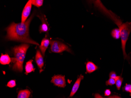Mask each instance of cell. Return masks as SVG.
<instances>
[{"instance_id":"1","label":"cell","mask_w":131,"mask_h":98,"mask_svg":"<svg viewBox=\"0 0 131 98\" xmlns=\"http://www.w3.org/2000/svg\"><path fill=\"white\" fill-rule=\"evenodd\" d=\"M34 14L24 23H13L11 24L6 29L7 32L6 39L39 45L38 43L31 39L29 34V24L34 17Z\"/></svg>"},{"instance_id":"2","label":"cell","mask_w":131,"mask_h":98,"mask_svg":"<svg viewBox=\"0 0 131 98\" xmlns=\"http://www.w3.org/2000/svg\"><path fill=\"white\" fill-rule=\"evenodd\" d=\"M109 15L111 19L114 20L115 24H117L119 28L118 29H119L120 31L122 48L124 56V59H126L127 58V56L126 52V45L129 34L131 32V23L127 22L124 23H122L121 20L118 19L117 16L112 12L109 13Z\"/></svg>"},{"instance_id":"3","label":"cell","mask_w":131,"mask_h":98,"mask_svg":"<svg viewBox=\"0 0 131 98\" xmlns=\"http://www.w3.org/2000/svg\"><path fill=\"white\" fill-rule=\"evenodd\" d=\"M29 45L23 44L14 47L13 51L15 57L12 59L14 63L12 69L15 71L21 72L23 71V64L25 58L26 51L29 48Z\"/></svg>"},{"instance_id":"4","label":"cell","mask_w":131,"mask_h":98,"mask_svg":"<svg viewBox=\"0 0 131 98\" xmlns=\"http://www.w3.org/2000/svg\"><path fill=\"white\" fill-rule=\"evenodd\" d=\"M51 50L52 52L60 53L64 51L71 53L70 48L65 44L57 40L50 41Z\"/></svg>"},{"instance_id":"5","label":"cell","mask_w":131,"mask_h":98,"mask_svg":"<svg viewBox=\"0 0 131 98\" xmlns=\"http://www.w3.org/2000/svg\"><path fill=\"white\" fill-rule=\"evenodd\" d=\"M32 6V1L29 0L26 3L22 12L21 23H24L26 22V20L30 13Z\"/></svg>"},{"instance_id":"6","label":"cell","mask_w":131,"mask_h":98,"mask_svg":"<svg viewBox=\"0 0 131 98\" xmlns=\"http://www.w3.org/2000/svg\"><path fill=\"white\" fill-rule=\"evenodd\" d=\"M51 82L59 87L64 88L66 85L65 76L61 75H58L53 77Z\"/></svg>"},{"instance_id":"7","label":"cell","mask_w":131,"mask_h":98,"mask_svg":"<svg viewBox=\"0 0 131 98\" xmlns=\"http://www.w3.org/2000/svg\"><path fill=\"white\" fill-rule=\"evenodd\" d=\"M35 59L36 62L40 70V72H41L42 70V67L44 66V59H43V57L41 55V53L38 50L37 51Z\"/></svg>"},{"instance_id":"8","label":"cell","mask_w":131,"mask_h":98,"mask_svg":"<svg viewBox=\"0 0 131 98\" xmlns=\"http://www.w3.org/2000/svg\"><path fill=\"white\" fill-rule=\"evenodd\" d=\"M84 79V76L82 75H81L79 78L77 79L75 84L73 85L72 89L71 90V92L70 96V97H72L75 94L79 88L81 81L82 79Z\"/></svg>"},{"instance_id":"9","label":"cell","mask_w":131,"mask_h":98,"mask_svg":"<svg viewBox=\"0 0 131 98\" xmlns=\"http://www.w3.org/2000/svg\"><path fill=\"white\" fill-rule=\"evenodd\" d=\"M50 43V41L47 38H44L41 41V45L39 46V48L43 56H45L46 51L47 48H48Z\"/></svg>"},{"instance_id":"10","label":"cell","mask_w":131,"mask_h":98,"mask_svg":"<svg viewBox=\"0 0 131 98\" xmlns=\"http://www.w3.org/2000/svg\"><path fill=\"white\" fill-rule=\"evenodd\" d=\"M40 19L42 20V24L40 25V26L39 31L40 33L45 32V33H48L49 31V28L48 27V25L47 24L46 20L43 17H39Z\"/></svg>"},{"instance_id":"11","label":"cell","mask_w":131,"mask_h":98,"mask_svg":"<svg viewBox=\"0 0 131 98\" xmlns=\"http://www.w3.org/2000/svg\"><path fill=\"white\" fill-rule=\"evenodd\" d=\"M98 67L91 62H88L86 65V70L87 73H90L97 70Z\"/></svg>"},{"instance_id":"12","label":"cell","mask_w":131,"mask_h":98,"mask_svg":"<svg viewBox=\"0 0 131 98\" xmlns=\"http://www.w3.org/2000/svg\"><path fill=\"white\" fill-rule=\"evenodd\" d=\"M12 62V59L7 54H2L0 58V62L2 64H8Z\"/></svg>"},{"instance_id":"13","label":"cell","mask_w":131,"mask_h":98,"mask_svg":"<svg viewBox=\"0 0 131 98\" xmlns=\"http://www.w3.org/2000/svg\"><path fill=\"white\" fill-rule=\"evenodd\" d=\"M30 94V91L28 90H21L19 91L17 98H29Z\"/></svg>"},{"instance_id":"14","label":"cell","mask_w":131,"mask_h":98,"mask_svg":"<svg viewBox=\"0 0 131 98\" xmlns=\"http://www.w3.org/2000/svg\"><path fill=\"white\" fill-rule=\"evenodd\" d=\"M32 60H29L28 62L26 63L25 66L26 73L28 74L29 73H30L32 71H34V66L32 64Z\"/></svg>"},{"instance_id":"15","label":"cell","mask_w":131,"mask_h":98,"mask_svg":"<svg viewBox=\"0 0 131 98\" xmlns=\"http://www.w3.org/2000/svg\"><path fill=\"white\" fill-rule=\"evenodd\" d=\"M112 36L114 39H117L121 37L120 31L119 29L115 28L113 29L111 32Z\"/></svg>"},{"instance_id":"16","label":"cell","mask_w":131,"mask_h":98,"mask_svg":"<svg viewBox=\"0 0 131 98\" xmlns=\"http://www.w3.org/2000/svg\"><path fill=\"white\" fill-rule=\"evenodd\" d=\"M115 84L118 90H120L123 81V78L121 76H117L115 79Z\"/></svg>"},{"instance_id":"17","label":"cell","mask_w":131,"mask_h":98,"mask_svg":"<svg viewBox=\"0 0 131 98\" xmlns=\"http://www.w3.org/2000/svg\"><path fill=\"white\" fill-rule=\"evenodd\" d=\"M43 1V0H33L32 1V4L39 8L42 6Z\"/></svg>"},{"instance_id":"18","label":"cell","mask_w":131,"mask_h":98,"mask_svg":"<svg viewBox=\"0 0 131 98\" xmlns=\"http://www.w3.org/2000/svg\"><path fill=\"white\" fill-rule=\"evenodd\" d=\"M106 85H112L115 84V79L110 78L108 81L106 82Z\"/></svg>"},{"instance_id":"19","label":"cell","mask_w":131,"mask_h":98,"mask_svg":"<svg viewBox=\"0 0 131 98\" xmlns=\"http://www.w3.org/2000/svg\"><path fill=\"white\" fill-rule=\"evenodd\" d=\"M16 81L15 80H11L8 82L7 86L9 88L14 87L16 86Z\"/></svg>"},{"instance_id":"20","label":"cell","mask_w":131,"mask_h":98,"mask_svg":"<svg viewBox=\"0 0 131 98\" xmlns=\"http://www.w3.org/2000/svg\"><path fill=\"white\" fill-rule=\"evenodd\" d=\"M124 90L127 92L131 93V84H126L124 87Z\"/></svg>"},{"instance_id":"21","label":"cell","mask_w":131,"mask_h":98,"mask_svg":"<svg viewBox=\"0 0 131 98\" xmlns=\"http://www.w3.org/2000/svg\"><path fill=\"white\" fill-rule=\"evenodd\" d=\"M110 78H113V79H115L117 77L116 73L114 71H112L110 73Z\"/></svg>"},{"instance_id":"22","label":"cell","mask_w":131,"mask_h":98,"mask_svg":"<svg viewBox=\"0 0 131 98\" xmlns=\"http://www.w3.org/2000/svg\"><path fill=\"white\" fill-rule=\"evenodd\" d=\"M111 94V92L110 91V90H108V89H107V90H106L105 91V92H104V95H105V96H108L110 95Z\"/></svg>"},{"instance_id":"23","label":"cell","mask_w":131,"mask_h":98,"mask_svg":"<svg viewBox=\"0 0 131 98\" xmlns=\"http://www.w3.org/2000/svg\"><path fill=\"white\" fill-rule=\"evenodd\" d=\"M95 98H106L101 96L100 94L96 93L95 94Z\"/></svg>"},{"instance_id":"24","label":"cell","mask_w":131,"mask_h":98,"mask_svg":"<svg viewBox=\"0 0 131 98\" xmlns=\"http://www.w3.org/2000/svg\"><path fill=\"white\" fill-rule=\"evenodd\" d=\"M108 98H121L120 96L117 95L112 96H110L108 97Z\"/></svg>"}]
</instances>
